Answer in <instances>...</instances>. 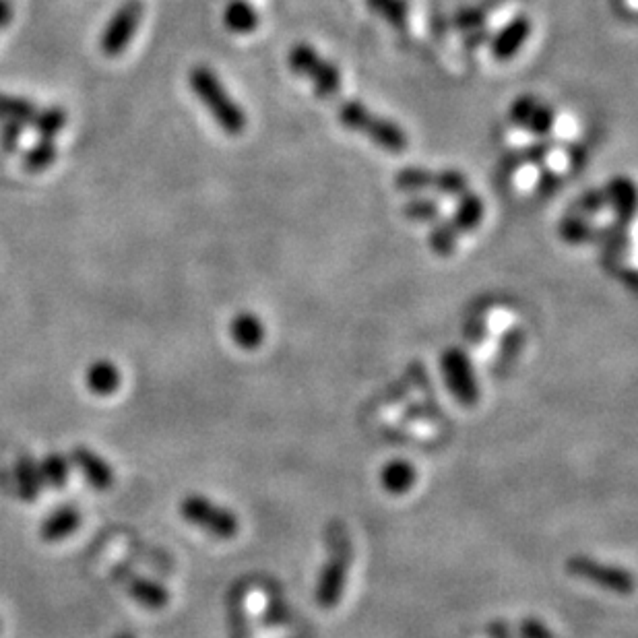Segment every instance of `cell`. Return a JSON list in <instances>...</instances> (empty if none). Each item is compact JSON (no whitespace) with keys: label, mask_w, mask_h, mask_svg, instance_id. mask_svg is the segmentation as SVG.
<instances>
[{"label":"cell","mask_w":638,"mask_h":638,"mask_svg":"<svg viewBox=\"0 0 638 638\" xmlns=\"http://www.w3.org/2000/svg\"><path fill=\"white\" fill-rule=\"evenodd\" d=\"M188 85L195 91L199 102L207 108V112L213 116V120L223 133L230 137H240L246 131V112L238 106L230 91L223 87L221 79L213 69L203 65L190 69Z\"/></svg>","instance_id":"cell-1"},{"label":"cell","mask_w":638,"mask_h":638,"mask_svg":"<svg viewBox=\"0 0 638 638\" xmlns=\"http://www.w3.org/2000/svg\"><path fill=\"white\" fill-rule=\"evenodd\" d=\"M339 122L347 131H354L370 139L376 147L389 153H403L409 147V137L401 126L385 116H378L362 102H345L337 112Z\"/></svg>","instance_id":"cell-2"},{"label":"cell","mask_w":638,"mask_h":638,"mask_svg":"<svg viewBox=\"0 0 638 638\" xmlns=\"http://www.w3.org/2000/svg\"><path fill=\"white\" fill-rule=\"evenodd\" d=\"M287 67L296 75H302L312 81L318 98H333L341 89V73L339 69L318 54L310 44H296L287 52Z\"/></svg>","instance_id":"cell-3"},{"label":"cell","mask_w":638,"mask_h":638,"mask_svg":"<svg viewBox=\"0 0 638 638\" xmlns=\"http://www.w3.org/2000/svg\"><path fill=\"white\" fill-rule=\"evenodd\" d=\"M180 515L190 525H195L219 539H232L240 531V521L230 508L221 506L201 494H188L180 502Z\"/></svg>","instance_id":"cell-4"},{"label":"cell","mask_w":638,"mask_h":638,"mask_svg":"<svg viewBox=\"0 0 638 638\" xmlns=\"http://www.w3.org/2000/svg\"><path fill=\"white\" fill-rule=\"evenodd\" d=\"M566 570L574 579L593 583L618 595H632L634 591L632 572L614 564H603L587 556H572L566 562Z\"/></svg>","instance_id":"cell-5"},{"label":"cell","mask_w":638,"mask_h":638,"mask_svg":"<svg viewBox=\"0 0 638 638\" xmlns=\"http://www.w3.org/2000/svg\"><path fill=\"white\" fill-rule=\"evenodd\" d=\"M440 366H442L444 382L446 387H449L451 395L465 407L477 405V401H480L482 397L480 382H477L473 364L463 349L459 347L446 349V352L442 354Z\"/></svg>","instance_id":"cell-6"},{"label":"cell","mask_w":638,"mask_h":638,"mask_svg":"<svg viewBox=\"0 0 638 638\" xmlns=\"http://www.w3.org/2000/svg\"><path fill=\"white\" fill-rule=\"evenodd\" d=\"M349 564H352V550H349L347 539L337 541L335 550L329 562L323 566L321 577H318L316 583V601L323 610H333L343 599L349 577Z\"/></svg>","instance_id":"cell-7"},{"label":"cell","mask_w":638,"mask_h":638,"mask_svg":"<svg viewBox=\"0 0 638 638\" xmlns=\"http://www.w3.org/2000/svg\"><path fill=\"white\" fill-rule=\"evenodd\" d=\"M143 15H145V5L141 3V0H126L104 29L102 42H100L102 52L106 56H120L126 48H129L133 38L137 36Z\"/></svg>","instance_id":"cell-8"},{"label":"cell","mask_w":638,"mask_h":638,"mask_svg":"<svg viewBox=\"0 0 638 638\" xmlns=\"http://www.w3.org/2000/svg\"><path fill=\"white\" fill-rule=\"evenodd\" d=\"M71 459L79 467V471L85 477V482L91 488L106 492V490H110L114 486V469H112V465L106 463L95 451L87 449V446H75L73 453H71Z\"/></svg>","instance_id":"cell-9"},{"label":"cell","mask_w":638,"mask_h":638,"mask_svg":"<svg viewBox=\"0 0 638 638\" xmlns=\"http://www.w3.org/2000/svg\"><path fill=\"white\" fill-rule=\"evenodd\" d=\"M531 19L527 15H519L513 21H508L492 40V54L496 60H510L519 54L525 42L531 36Z\"/></svg>","instance_id":"cell-10"},{"label":"cell","mask_w":638,"mask_h":638,"mask_svg":"<svg viewBox=\"0 0 638 638\" xmlns=\"http://www.w3.org/2000/svg\"><path fill=\"white\" fill-rule=\"evenodd\" d=\"M230 335L234 343L244 349V352H254L259 349L267 337V329L263 318L254 312H240L232 318L230 323Z\"/></svg>","instance_id":"cell-11"},{"label":"cell","mask_w":638,"mask_h":638,"mask_svg":"<svg viewBox=\"0 0 638 638\" xmlns=\"http://www.w3.org/2000/svg\"><path fill=\"white\" fill-rule=\"evenodd\" d=\"M79 525H81L79 508H75L73 504H62L42 521L40 537L44 541H50V544H54V541H60V539L69 537L71 533H75L79 529Z\"/></svg>","instance_id":"cell-12"},{"label":"cell","mask_w":638,"mask_h":638,"mask_svg":"<svg viewBox=\"0 0 638 638\" xmlns=\"http://www.w3.org/2000/svg\"><path fill=\"white\" fill-rule=\"evenodd\" d=\"M223 25L236 36H250L261 25V15L248 0H230L223 9Z\"/></svg>","instance_id":"cell-13"},{"label":"cell","mask_w":638,"mask_h":638,"mask_svg":"<svg viewBox=\"0 0 638 638\" xmlns=\"http://www.w3.org/2000/svg\"><path fill=\"white\" fill-rule=\"evenodd\" d=\"M418 482V469L405 459L389 461L380 471V484L389 494L403 496Z\"/></svg>","instance_id":"cell-14"},{"label":"cell","mask_w":638,"mask_h":638,"mask_svg":"<svg viewBox=\"0 0 638 638\" xmlns=\"http://www.w3.org/2000/svg\"><path fill=\"white\" fill-rule=\"evenodd\" d=\"M87 389L98 397H110L120 387V370L110 360L93 362L85 372Z\"/></svg>","instance_id":"cell-15"},{"label":"cell","mask_w":638,"mask_h":638,"mask_svg":"<svg viewBox=\"0 0 638 638\" xmlns=\"http://www.w3.org/2000/svg\"><path fill=\"white\" fill-rule=\"evenodd\" d=\"M484 213H486V205H484L482 197L475 195V193H469L467 190V193L461 195L457 211L449 221L453 223L455 230L463 236V234H469V232L480 228V223L484 221Z\"/></svg>","instance_id":"cell-16"},{"label":"cell","mask_w":638,"mask_h":638,"mask_svg":"<svg viewBox=\"0 0 638 638\" xmlns=\"http://www.w3.org/2000/svg\"><path fill=\"white\" fill-rule=\"evenodd\" d=\"M129 593L147 610H164L170 601V593L162 583L145 577H129Z\"/></svg>","instance_id":"cell-17"},{"label":"cell","mask_w":638,"mask_h":638,"mask_svg":"<svg viewBox=\"0 0 638 638\" xmlns=\"http://www.w3.org/2000/svg\"><path fill=\"white\" fill-rule=\"evenodd\" d=\"M15 475H17V484H19L21 498L27 500V502H34V500L40 496L42 486H44L42 473H40V465L36 463V459L29 457V455H23V457L17 461Z\"/></svg>","instance_id":"cell-18"},{"label":"cell","mask_w":638,"mask_h":638,"mask_svg":"<svg viewBox=\"0 0 638 638\" xmlns=\"http://www.w3.org/2000/svg\"><path fill=\"white\" fill-rule=\"evenodd\" d=\"M38 112L40 110L36 108L34 102H29L25 98H17V95L0 93V120L3 122L17 124V126L34 124Z\"/></svg>","instance_id":"cell-19"},{"label":"cell","mask_w":638,"mask_h":638,"mask_svg":"<svg viewBox=\"0 0 638 638\" xmlns=\"http://www.w3.org/2000/svg\"><path fill=\"white\" fill-rule=\"evenodd\" d=\"M605 195H608V203L614 205L618 217L628 221L634 215V205H636V195H634V184L628 178H616L605 188Z\"/></svg>","instance_id":"cell-20"},{"label":"cell","mask_w":638,"mask_h":638,"mask_svg":"<svg viewBox=\"0 0 638 638\" xmlns=\"http://www.w3.org/2000/svg\"><path fill=\"white\" fill-rule=\"evenodd\" d=\"M395 186L403 190V193H422V190H430V188L436 190V172L418 168V166L403 168L395 176Z\"/></svg>","instance_id":"cell-21"},{"label":"cell","mask_w":638,"mask_h":638,"mask_svg":"<svg viewBox=\"0 0 638 638\" xmlns=\"http://www.w3.org/2000/svg\"><path fill=\"white\" fill-rule=\"evenodd\" d=\"M560 238L568 244H585L593 238V223L589 221V217L579 215V213H568L562 221H560Z\"/></svg>","instance_id":"cell-22"},{"label":"cell","mask_w":638,"mask_h":638,"mask_svg":"<svg viewBox=\"0 0 638 638\" xmlns=\"http://www.w3.org/2000/svg\"><path fill=\"white\" fill-rule=\"evenodd\" d=\"M366 5L370 11L378 17L403 31L407 27V17H409V7L405 0H366Z\"/></svg>","instance_id":"cell-23"},{"label":"cell","mask_w":638,"mask_h":638,"mask_svg":"<svg viewBox=\"0 0 638 638\" xmlns=\"http://www.w3.org/2000/svg\"><path fill=\"white\" fill-rule=\"evenodd\" d=\"M44 484L52 488H65L69 482V459L60 453H48L40 463Z\"/></svg>","instance_id":"cell-24"},{"label":"cell","mask_w":638,"mask_h":638,"mask_svg":"<svg viewBox=\"0 0 638 638\" xmlns=\"http://www.w3.org/2000/svg\"><path fill=\"white\" fill-rule=\"evenodd\" d=\"M56 157H58V149H56L54 141L52 139H40L34 147L27 151L23 166H25V170L38 174V172L48 170L56 162Z\"/></svg>","instance_id":"cell-25"},{"label":"cell","mask_w":638,"mask_h":638,"mask_svg":"<svg viewBox=\"0 0 638 638\" xmlns=\"http://www.w3.org/2000/svg\"><path fill=\"white\" fill-rule=\"evenodd\" d=\"M36 131L40 135V139H52L65 129L67 124V112L65 108H58V106H52V108H46L44 112H38L36 120Z\"/></svg>","instance_id":"cell-26"},{"label":"cell","mask_w":638,"mask_h":638,"mask_svg":"<svg viewBox=\"0 0 638 638\" xmlns=\"http://www.w3.org/2000/svg\"><path fill=\"white\" fill-rule=\"evenodd\" d=\"M459 238L461 234L455 230L453 223L446 219L430 232V248L436 254H440V257H449V254L455 252Z\"/></svg>","instance_id":"cell-27"},{"label":"cell","mask_w":638,"mask_h":638,"mask_svg":"<svg viewBox=\"0 0 638 638\" xmlns=\"http://www.w3.org/2000/svg\"><path fill=\"white\" fill-rule=\"evenodd\" d=\"M442 213V207L432 197H416L403 205V215L413 221H436Z\"/></svg>","instance_id":"cell-28"},{"label":"cell","mask_w":638,"mask_h":638,"mask_svg":"<svg viewBox=\"0 0 638 638\" xmlns=\"http://www.w3.org/2000/svg\"><path fill=\"white\" fill-rule=\"evenodd\" d=\"M467 176L459 170H442L436 172V190L442 195L449 197H461L463 193H467Z\"/></svg>","instance_id":"cell-29"},{"label":"cell","mask_w":638,"mask_h":638,"mask_svg":"<svg viewBox=\"0 0 638 638\" xmlns=\"http://www.w3.org/2000/svg\"><path fill=\"white\" fill-rule=\"evenodd\" d=\"M554 122H556V112L548 104L539 102L527 122L525 131H529L535 137H546L554 129Z\"/></svg>","instance_id":"cell-30"},{"label":"cell","mask_w":638,"mask_h":638,"mask_svg":"<svg viewBox=\"0 0 638 638\" xmlns=\"http://www.w3.org/2000/svg\"><path fill=\"white\" fill-rule=\"evenodd\" d=\"M537 104H539V100L535 98V95H531V93L519 95V98L510 104V110H508L510 122L517 124L519 129H527V122H529Z\"/></svg>","instance_id":"cell-31"},{"label":"cell","mask_w":638,"mask_h":638,"mask_svg":"<svg viewBox=\"0 0 638 638\" xmlns=\"http://www.w3.org/2000/svg\"><path fill=\"white\" fill-rule=\"evenodd\" d=\"M605 205H608V195H605V188L589 190V193H585L583 199H579L577 205H574V209H570V211L589 217V215L599 213Z\"/></svg>","instance_id":"cell-32"},{"label":"cell","mask_w":638,"mask_h":638,"mask_svg":"<svg viewBox=\"0 0 638 638\" xmlns=\"http://www.w3.org/2000/svg\"><path fill=\"white\" fill-rule=\"evenodd\" d=\"M521 634H523L525 638H554L552 632L548 630V626H546L544 622L533 620V618L521 622Z\"/></svg>","instance_id":"cell-33"},{"label":"cell","mask_w":638,"mask_h":638,"mask_svg":"<svg viewBox=\"0 0 638 638\" xmlns=\"http://www.w3.org/2000/svg\"><path fill=\"white\" fill-rule=\"evenodd\" d=\"M19 137H21V126L5 122L3 135H0V141H3V147H5L7 151H15V149H17V143H19Z\"/></svg>","instance_id":"cell-34"},{"label":"cell","mask_w":638,"mask_h":638,"mask_svg":"<svg viewBox=\"0 0 638 638\" xmlns=\"http://www.w3.org/2000/svg\"><path fill=\"white\" fill-rule=\"evenodd\" d=\"M13 19V7L7 0H0V27H5Z\"/></svg>","instance_id":"cell-35"},{"label":"cell","mask_w":638,"mask_h":638,"mask_svg":"<svg viewBox=\"0 0 638 638\" xmlns=\"http://www.w3.org/2000/svg\"><path fill=\"white\" fill-rule=\"evenodd\" d=\"M114 638H137V636L131 634V632H122V634H118V636H114Z\"/></svg>","instance_id":"cell-36"}]
</instances>
